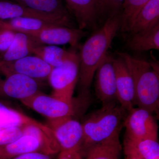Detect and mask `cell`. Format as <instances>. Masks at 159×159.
Instances as JSON below:
<instances>
[{"instance_id": "obj_26", "label": "cell", "mask_w": 159, "mask_h": 159, "mask_svg": "<svg viewBox=\"0 0 159 159\" xmlns=\"http://www.w3.org/2000/svg\"><path fill=\"white\" fill-rule=\"evenodd\" d=\"M99 25L110 18L121 14L124 0H96Z\"/></svg>"}, {"instance_id": "obj_9", "label": "cell", "mask_w": 159, "mask_h": 159, "mask_svg": "<svg viewBox=\"0 0 159 159\" xmlns=\"http://www.w3.org/2000/svg\"><path fill=\"white\" fill-rule=\"evenodd\" d=\"M114 59L107 53L101 61L95 73L96 96L102 104L117 100Z\"/></svg>"}, {"instance_id": "obj_16", "label": "cell", "mask_w": 159, "mask_h": 159, "mask_svg": "<svg viewBox=\"0 0 159 159\" xmlns=\"http://www.w3.org/2000/svg\"><path fill=\"white\" fill-rule=\"evenodd\" d=\"M55 26H66L61 23L31 17L0 20V29L30 34ZM67 27V26H66Z\"/></svg>"}, {"instance_id": "obj_23", "label": "cell", "mask_w": 159, "mask_h": 159, "mask_svg": "<svg viewBox=\"0 0 159 159\" xmlns=\"http://www.w3.org/2000/svg\"><path fill=\"white\" fill-rule=\"evenodd\" d=\"M124 147L133 150L142 159H159V144L157 140H134L124 138Z\"/></svg>"}, {"instance_id": "obj_19", "label": "cell", "mask_w": 159, "mask_h": 159, "mask_svg": "<svg viewBox=\"0 0 159 159\" xmlns=\"http://www.w3.org/2000/svg\"><path fill=\"white\" fill-rule=\"evenodd\" d=\"M159 23V0H149L141 9L131 26L128 33L135 34L150 29Z\"/></svg>"}, {"instance_id": "obj_22", "label": "cell", "mask_w": 159, "mask_h": 159, "mask_svg": "<svg viewBox=\"0 0 159 159\" xmlns=\"http://www.w3.org/2000/svg\"><path fill=\"white\" fill-rule=\"evenodd\" d=\"M28 125L43 124L0 102V128L23 127Z\"/></svg>"}, {"instance_id": "obj_21", "label": "cell", "mask_w": 159, "mask_h": 159, "mask_svg": "<svg viewBox=\"0 0 159 159\" xmlns=\"http://www.w3.org/2000/svg\"><path fill=\"white\" fill-rule=\"evenodd\" d=\"M122 145L119 135L89 148L86 159H120Z\"/></svg>"}, {"instance_id": "obj_20", "label": "cell", "mask_w": 159, "mask_h": 159, "mask_svg": "<svg viewBox=\"0 0 159 159\" xmlns=\"http://www.w3.org/2000/svg\"><path fill=\"white\" fill-rule=\"evenodd\" d=\"M32 54L54 68L61 65L74 57L76 53L66 51L57 46L41 45L32 48Z\"/></svg>"}, {"instance_id": "obj_7", "label": "cell", "mask_w": 159, "mask_h": 159, "mask_svg": "<svg viewBox=\"0 0 159 159\" xmlns=\"http://www.w3.org/2000/svg\"><path fill=\"white\" fill-rule=\"evenodd\" d=\"M20 101L48 119L73 116L75 113L74 102H66L40 92Z\"/></svg>"}, {"instance_id": "obj_27", "label": "cell", "mask_w": 159, "mask_h": 159, "mask_svg": "<svg viewBox=\"0 0 159 159\" xmlns=\"http://www.w3.org/2000/svg\"><path fill=\"white\" fill-rule=\"evenodd\" d=\"M23 127L0 128V146L14 142L21 136Z\"/></svg>"}, {"instance_id": "obj_12", "label": "cell", "mask_w": 159, "mask_h": 159, "mask_svg": "<svg viewBox=\"0 0 159 159\" xmlns=\"http://www.w3.org/2000/svg\"><path fill=\"white\" fill-rule=\"evenodd\" d=\"M18 17H31L57 22L67 27L75 28L70 15L47 13L27 8L10 1L0 0V20Z\"/></svg>"}, {"instance_id": "obj_11", "label": "cell", "mask_w": 159, "mask_h": 159, "mask_svg": "<svg viewBox=\"0 0 159 159\" xmlns=\"http://www.w3.org/2000/svg\"><path fill=\"white\" fill-rule=\"evenodd\" d=\"M39 85L38 81L22 74H10L4 79L0 76V98L21 101L39 92Z\"/></svg>"}, {"instance_id": "obj_14", "label": "cell", "mask_w": 159, "mask_h": 159, "mask_svg": "<svg viewBox=\"0 0 159 159\" xmlns=\"http://www.w3.org/2000/svg\"><path fill=\"white\" fill-rule=\"evenodd\" d=\"M66 8L81 30L99 28L96 0H65Z\"/></svg>"}, {"instance_id": "obj_30", "label": "cell", "mask_w": 159, "mask_h": 159, "mask_svg": "<svg viewBox=\"0 0 159 159\" xmlns=\"http://www.w3.org/2000/svg\"><path fill=\"white\" fill-rule=\"evenodd\" d=\"M58 159H82V156L76 151H62L59 152Z\"/></svg>"}, {"instance_id": "obj_13", "label": "cell", "mask_w": 159, "mask_h": 159, "mask_svg": "<svg viewBox=\"0 0 159 159\" xmlns=\"http://www.w3.org/2000/svg\"><path fill=\"white\" fill-rule=\"evenodd\" d=\"M116 74L117 100L126 111L135 106V91L133 80L125 62L119 57L114 58Z\"/></svg>"}, {"instance_id": "obj_8", "label": "cell", "mask_w": 159, "mask_h": 159, "mask_svg": "<svg viewBox=\"0 0 159 159\" xmlns=\"http://www.w3.org/2000/svg\"><path fill=\"white\" fill-rule=\"evenodd\" d=\"M53 68L36 55H30L11 62L0 64V74L25 75L38 82L48 78Z\"/></svg>"}, {"instance_id": "obj_25", "label": "cell", "mask_w": 159, "mask_h": 159, "mask_svg": "<svg viewBox=\"0 0 159 159\" xmlns=\"http://www.w3.org/2000/svg\"><path fill=\"white\" fill-rule=\"evenodd\" d=\"M149 0H124L120 20V31L128 33L131 26L141 9Z\"/></svg>"}, {"instance_id": "obj_18", "label": "cell", "mask_w": 159, "mask_h": 159, "mask_svg": "<svg viewBox=\"0 0 159 159\" xmlns=\"http://www.w3.org/2000/svg\"><path fill=\"white\" fill-rule=\"evenodd\" d=\"M129 50L145 51L159 50V23L150 29L131 34L126 43Z\"/></svg>"}, {"instance_id": "obj_15", "label": "cell", "mask_w": 159, "mask_h": 159, "mask_svg": "<svg viewBox=\"0 0 159 159\" xmlns=\"http://www.w3.org/2000/svg\"><path fill=\"white\" fill-rule=\"evenodd\" d=\"M33 152L55 155L36 137L22 135L14 142L0 146V159H11L23 154Z\"/></svg>"}, {"instance_id": "obj_4", "label": "cell", "mask_w": 159, "mask_h": 159, "mask_svg": "<svg viewBox=\"0 0 159 159\" xmlns=\"http://www.w3.org/2000/svg\"><path fill=\"white\" fill-rule=\"evenodd\" d=\"M79 65V54H76L61 65L52 68L48 78L53 90L52 96L74 102L73 94L78 82Z\"/></svg>"}, {"instance_id": "obj_6", "label": "cell", "mask_w": 159, "mask_h": 159, "mask_svg": "<svg viewBox=\"0 0 159 159\" xmlns=\"http://www.w3.org/2000/svg\"><path fill=\"white\" fill-rule=\"evenodd\" d=\"M125 138L134 140H157V123L153 113L142 107L132 109L127 112L124 122Z\"/></svg>"}, {"instance_id": "obj_24", "label": "cell", "mask_w": 159, "mask_h": 159, "mask_svg": "<svg viewBox=\"0 0 159 159\" xmlns=\"http://www.w3.org/2000/svg\"><path fill=\"white\" fill-rule=\"evenodd\" d=\"M17 3L30 9L47 13L70 15L61 0H5ZM71 16V15H70Z\"/></svg>"}, {"instance_id": "obj_10", "label": "cell", "mask_w": 159, "mask_h": 159, "mask_svg": "<svg viewBox=\"0 0 159 159\" xmlns=\"http://www.w3.org/2000/svg\"><path fill=\"white\" fill-rule=\"evenodd\" d=\"M27 34L39 45L70 44L76 47L80 39L86 36V32L78 28L55 26Z\"/></svg>"}, {"instance_id": "obj_1", "label": "cell", "mask_w": 159, "mask_h": 159, "mask_svg": "<svg viewBox=\"0 0 159 159\" xmlns=\"http://www.w3.org/2000/svg\"><path fill=\"white\" fill-rule=\"evenodd\" d=\"M121 15L110 18L86 40L79 54L80 95L88 96L96 70L120 28Z\"/></svg>"}, {"instance_id": "obj_5", "label": "cell", "mask_w": 159, "mask_h": 159, "mask_svg": "<svg viewBox=\"0 0 159 159\" xmlns=\"http://www.w3.org/2000/svg\"><path fill=\"white\" fill-rule=\"evenodd\" d=\"M73 117L48 119L47 125L53 132L60 151L80 152L84 141L83 129L82 124Z\"/></svg>"}, {"instance_id": "obj_31", "label": "cell", "mask_w": 159, "mask_h": 159, "mask_svg": "<svg viewBox=\"0 0 159 159\" xmlns=\"http://www.w3.org/2000/svg\"><path fill=\"white\" fill-rule=\"evenodd\" d=\"M124 152L125 159H142L133 150L127 147H124Z\"/></svg>"}, {"instance_id": "obj_28", "label": "cell", "mask_w": 159, "mask_h": 159, "mask_svg": "<svg viewBox=\"0 0 159 159\" xmlns=\"http://www.w3.org/2000/svg\"><path fill=\"white\" fill-rule=\"evenodd\" d=\"M16 32L0 29V55L4 54L11 45L15 36Z\"/></svg>"}, {"instance_id": "obj_29", "label": "cell", "mask_w": 159, "mask_h": 159, "mask_svg": "<svg viewBox=\"0 0 159 159\" xmlns=\"http://www.w3.org/2000/svg\"><path fill=\"white\" fill-rule=\"evenodd\" d=\"M54 155L39 152H33L20 155L11 159H53Z\"/></svg>"}, {"instance_id": "obj_2", "label": "cell", "mask_w": 159, "mask_h": 159, "mask_svg": "<svg viewBox=\"0 0 159 159\" xmlns=\"http://www.w3.org/2000/svg\"><path fill=\"white\" fill-rule=\"evenodd\" d=\"M127 112L116 101L102 104L82 123L84 141L80 153L84 156L89 148L119 135Z\"/></svg>"}, {"instance_id": "obj_3", "label": "cell", "mask_w": 159, "mask_h": 159, "mask_svg": "<svg viewBox=\"0 0 159 159\" xmlns=\"http://www.w3.org/2000/svg\"><path fill=\"white\" fill-rule=\"evenodd\" d=\"M118 54L124 61L133 80L135 106L153 114L157 112L159 104L158 66L127 53L119 52Z\"/></svg>"}, {"instance_id": "obj_17", "label": "cell", "mask_w": 159, "mask_h": 159, "mask_svg": "<svg viewBox=\"0 0 159 159\" xmlns=\"http://www.w3.org/2000/svg\"><path fill=\"white\" fill-rule=\"evenodd\" d=\"M41 45L31 36L25 33L16 32L13 42L9 48L0 55V64L11 62L29 55H32V49Z\"/></svg>"}]
</instances>
